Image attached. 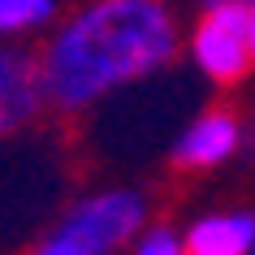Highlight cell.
<instances>
[{"label":"cell","mask_w":255,"mask_h":255,"mask_svg":"<svg viewBox=\"0 0 255 255\" xmlns=\"http://www.w3.org/2000/svg\"><path fill=\"white\" fill-rule=\"evenodd\" d=\"M151 225V195L143 186L87 190L61 212L35 251L43 255H126Z\"/></svg>","instance_id":"obj_2"},{"label":"cell","mask_w":255,"mask_h":255,"mask_svg":"<svg viewBox=\"0 0 255 255\" xmlns=\"http://www.w3.org/2000/svg\"><path fill=\"white\" fill-rule=\"evenodd\" d=\"M247 13H251V52H255V0H251V9H247Z\"/></svg>","instance_id":"obj_10"},{"label":"cell","mask_w":255,"mask_h":255,"mask_svg":"<svg viewBox=\"0 0 255 255\" xmlns=\"http://www.w3.org/2000/svg\"><path fill=\"white\" fill-rule=\"evenodd\" d=\"M195 4V13H203V9H234V4H251V0H190Z\"/></svg>","instance_id":"obj_9"},{"label":"cell","mask_w":255,"mask_h":255,"mask_svg":"<svg viewBox=\"0 0 255 255\" xmlns=\"http://www.w3.org/2000/svg\"><path fill=\"white\" fill-rule=\"evenodd\" d=\"M251 4L203 9L186 30V56L212 87H238L255 69L251 52Z\"/></svg>","instance_id":"obj_3"},{"label":"cell","mask_w":255,"mask_h":255,"mask_svg":"<svg viewBox=\"0 0 255 255\" xmlns=\"http://www.w3.org/2000/svg\"><path fill=\"white\" fill-rule=\"evenodd\" d=\"M247 143V126L234 108H203L182 126V134L169 147V164L182 173H212L229 164Z\"/></svg>","instance_id":"obj_5"},{"label":"cell","mask_w":255,"mask_h":255,"mask_svg":"<svg viewBox=\"0 0 255 255\" xmlns=\"http://www.w3.org/2000/svg\"><path fill=\"white\" fill-rule=\"evenodd\" d=\"M35 255H43V251H35Z\"/></svg>","instance_id":"obj_12"},{"label":"cell","mask_w":255,"mask_h":255,"mask_svg":"<svg viewBox=\"0 0 255 255\" xmlns=\"http://www.w3.org/2000/svg\"><path fill=\"white\" fill-rule=\"evenodd\" d=\"M48 108L39 48L30 43H0V143L30 130Z\"/></svg>","instance_id":"obj_4"},{"label":"cell","mask_w":255,"mask_h":255,"mask_svg":"<svg viewBox=\"0 0 255 255\" xmlns=\"http://www.w3.org/2000/svg\"><path fill=\"white\" fill-rule=\"evenodd\" d=\"M182 52L186 30L173 0H82L39 43L48 108L82 117L164 74Z\"/></svg>","instance_id":"obj_1"},{"label":"cell","mask_w":255,"mask_h":255,"mask_svg":"<svg viewBox=\"0 0 255 255\" xmlns=\"http://www.w3.org/2000/svg\"><path fill=\"white\" fill-rule=\"evenodd\" d=\"M251 255H255V247H251Z\"/></svg>","instance_id":"obj_11"},{"label":"cell","mask_w":255,"mask_h":255,"mask_svg":"<svg viewBox=\"0 0 255 255\" xmlns=\"http://www.w3.org/2000/svg\"><path fill=\"white\" fill-rule=\"evenodd\" d=\"M126 255H186V242H182V229L156 225V221H151V225L143 229V238H138Z\"/></svg>","instance_id":"obj_8"},{"label":"cell","mask_w":255,"mask_h":255,"mask_svg":"<svg viewBox=\"0 0 255 255\" xmlns=\"http://www.w3.org/2000/svg\"><path fill=\"white\" fill-rule=\"evenodd\" d=\"M186 255H251L255 212L251 208H212L182 229Z\"/></svg>","instance_id":"obj_6"},{"label":"cell","mask_w":255,"mask_h":255,"mask_svg":"<svg viewBox=\"0 0 255 255\" xmlns=\"http://www.w3.org/2000/svg\"><path fill=\"white\" fill-rule=\"evenodd\" d=\"M56 17V0H0V43H26L30 35H48Z\"/></svg>","instance_id":"obj_7"}]
</instances>
